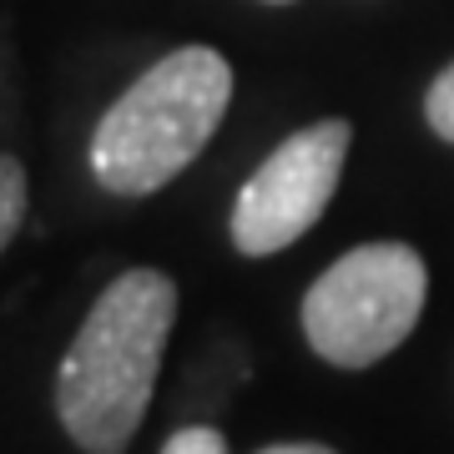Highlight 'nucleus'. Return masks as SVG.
Segmentation results:
<instances>
[{
  "instance_id": "obj_4",
  "label": "nucleus",
  "mask_w": 454,
  "mask_h": 454,
  "mask_svg": "<svg viewBox=\"0 0 454 454\" xmlns=\"http://www.w3.org/2000/svg\"><path fill=\"white\" fill-rule=\"evenodd\" d=\"M348 142H354V127L343 116L293 131L238 192V207H232L238 253L268 258V253H283L288 243H298L339 192Z\"/></svg>"
},
{
  "instance_id": "obj_9",
  "label": "nucleus",
  "mask_w": 454,
  "mask_h": 454,
  "mask_svg": "<svg viewBox=\"0 0 454 454\" xmlns=\"http://www.w3.org/2000/svg\"><path fill=\"white\" fill-rule=\"evenodd\" d=\"M273 5H283V0H273Z\"/></svg>"
},
{
  "instance_id": "obj_2",
  "label": "nucleus",
  "mask_w": 454,
  "mask_h": 454,
  "mask_svg": "<svg viewBox=\"0 0 454 454\" xmlns=\"http://www.w3.org/2000/svg\"><path fill=\"white\" fill-rule=\"evenodd\" d=\"M232 66L212 46H182L127 86L91 137V172L116 197H146L187 172L223 127Z\"/></svg>"
},
{
  "instance_id": "obj_8",
  "label": "nucleus",
  "mask_w": 454,
  "mask_h": 454,
  "mask_svg": "<svg viewBox=\"0 0 454 454\" xmlns=\"http://www.w3.org/2000/svg\"><path fill=\"white\" fill-rule=\"evenodd\" d=\"M258 454H333L328 444H268V450Z\"/></svg>"
},
{
  "instance_id": "obj_6",
  "label": "nucleus",
  "mask_w": 454,
  "mask_h": 454,
  "mask_svg": "<svg viewBox=\"0 0 454 454\" xmlns=\"http://www.w3.org/2000/svg\"><path fill=\"white\" fill-rule=\"evenodd\" d=\"M424 121L434 127V137L454 142V61L429 82V97H424Z\"/></svg>"
},
{
  "instance_id": "obj_5",
  "label": "nucleus",
  "mask_w": 454,
  "mask_h": 454,
  "mask_svg": "<svg viewBox=\"0 0 454 454\" xmlns=\"http://www.w3.org/2000/svg\"><path fill=\"white\" fill-rule=\"evenodd\" d=\"M26 217V167L16 157H0V247L20 232Z\"/></svg>"
},
{
  "instance_id": "obj_7",
  "label": "nucleus",
  "mask_w": 454,
  "mask_h": 454,
  "mask_svg": "<svg viewBox=\"0 0 454 454\" xmlns=\"http://www.w3.org/2000/svg\"><path fill=\"white\" fill-rule=\"evenodd\" d=\"M162 454H227V439L217 429H207V424H187V429H177L162 444Z\"/></svg>"
},
{
  "instance_id": "obj_3",
  "label": "nucleus",
  "mask_w": 454,
  "mask_h": 454,
  "mask_svg": "<svg viewBox=\"0 0 454 454\" xmlns=\"http://www.w3.org/2000/svg\"><path fill=\"white\" fill-rule=\"evenodd\" d=\"M424 258L409 243H364L343 253L303 298L313 354L339 369H369L414 333L424 313Z\"/></svg>"
},
{
  "instance_id": "obj_1",
  "label": "nucleus",
  "mask_w": 454,
  "mask_h": 454,
  "mask_svg": "<svg viewBox=\"0 0 454 454\" xmlns=\"http://www.w3.org/2000/svg\"><path fill=\"white\" fill-rule=\"evenodd\" d=\"M177 318V283L131 268L97 298L56 373V414L86 454H121L142 429Z\"/></svg>"
}]
</instances>
